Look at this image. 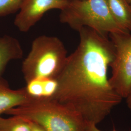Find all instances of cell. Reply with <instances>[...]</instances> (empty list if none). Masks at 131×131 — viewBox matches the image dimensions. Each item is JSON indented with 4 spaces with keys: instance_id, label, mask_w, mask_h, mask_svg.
<instances>
[{
    "instance_id": "obj_2",
    "label": "cell",
    "mask_w": 131,
    "mask_h": 131,
    "mask_svg": "<svg viewBox=\"0 0 131 131\" xmlns=\"http://www.w3.org/2000/svg\"><path fill=\"white\" fill-rule=\"evenodd\" d=\"M5 114L35 122L46 131H84L86 123L78 113L53 99H35Z\"/></svg>"
},
{
    "instance_id": "obj_14",
    "label": "cell",
    "mask_w": 131,
    "mask_h": 131,
    "mask_svg": "<svg viewBox=\"0 0 131 131\" xmlns=\"http://www.w3.org/2000/svg\"><path fill=\"white\" fill-rule=\"evenodd\" d=\"M125 99L126 102L127 106L129 109V110L131 112V92Z\"/></svg>"
},
{
    "instance_id": "obj_13",
    "label": "cell",
    "mask_w": 131,
    "mask_h": 131,
    "mask_svg": "<svg viewBox=\"0 0 131 131\" xmlns=\"http://www.w3.org/2000/svg\"><path fill=\"white\" fill-rule=\"evenodd\" d=\"M29 121L30 123L32 131H46L43 127L38 124V123L30 121Z\"/></svg>"
},
{
    "instance_id": "obj_11",
    "label": "cell",
    "mask_w": 131,
    "mask_h": 131,
    "mask_svg": "<svg viewBox=\"0 0 131 131\" xmlns=\"http://www.w3.org/2000/svg\"><path fill=\"white\" fill-rule=\"evenodd\" d=\"M24 0H0V17L19 11Z\"/></svg>"
},
{
    "instance_id": "obj_6",
    "label": "cell",
    "mask_w": 131,
    "mask_h": 131,
    "mask_svg": "<svg viewBox=\"0 0 131 131\" xmlns=\"http://www.w3.org/2000/svg\"><path fill=\"white\" fill-rule=\"evenodd\" d=\"M69 0H24L14 19L15 26L20 32L26 33L51 10L65 8Z\"/></svg>"
},
{
    "instance_id": "obj_4",
    "label": "cell",
    "mask_w": 131,
    "mask_h": 131,
    "mask_svg": "<svg viewBox=\"0 0 131 131\" xmlns=\"http://www.w3.org/2000/svg\"><path fill=\"white\" fill-rule=\"evenodd\" d=\"M59 20L76 31L88 27L97 32L109 35L111 33L128 32L113 16L106 0H69L61 10Z\"/></svg>"
},
{
    "instance_id": "obj_12",
    "label": "cell",
    "mask_w": 131,
    "mask_h": 131,
    "mask_svg": "<svg viewBox=\"0 0 131 131\" xmlns=\"http://www.w3.org/2000/svg\"><path fill=\"white\" fill-rule=\"evenodd\" d=\"M84 131H102L99 129L97 125L93 124V123H86L85 127L84 128ZM112 131H117L116 129H114Z\"/></svg>"
},
{
    "instance_id": "obj_8",
    "label": "cell",
    "mask_w": 131,
    "mask_h": 131,
    "mask_svg": "<svg viewBox=\"0 0 131 131\" xmlns=\"http://www.w3.org/2000/svg\"><path fill=\"white\" fill-rule=\"evenodd\" d=\"M24 51L19 40L9 35L0 36V78L10 61L23 58Z\"/></svg>"
},
{
    "instance_id": "obj_1",
    "label": "cell",
    "mask_w": 131,
    "mask_h": 131,
    "mask_svg": "<svg viewBox=\"0 0 131 131\" xmlns=\"http://www.w3.org/2000/svg\"><path fill=\"white\" fill-rule=\"evenodd\" d=\"M78 32L79 44L56 78L58 88L52 99L78 113L86 123L98 125L123 99L108 77L114 48L108 35L88 27Z\"/></svg>"
},
{
    "instance_id": "obj_3",
    "label": "cell",
    "mask_w": 131,
    "mask_h": 131,
    "mask_svg": "<svg viewBox=\"0 0 131 131\" xmlns=\"http://www.w3.org/2000/svg\"><path fill=\"white\" fill-rule=\"evenodd\" d=\"M67 57L65 46L59 38L46 35L36 38L22 63L21 71L26 83L36 79L56 78Z\"/></svg>"
},
{
    "instance_id": "obj_15",
    "label": "cell",
    "mask_w": 131,
    "mask_h": 131,
    "mask_svg": "<svg viewBox=\"0 0 131 131\" xmlns=\"http://www.w3.org/2000/svg\"><path fill=\"white\" fill-rule=\"evenodd\" d=\"M129 2L130 3V4H131V0H129Z\"/></svg>"
},
{
    "instance_id": "obj_10",
    "label": "cell",
    "mask_w": 131,
    "mask_h": 131,
    "mask_svg": "<svg viewBox=\"0 0 131 131\" xmlns=\"http://www.w3.org/2000/svg\"><path fill=\"white\" fill-rule=\"evenodd\" d=\"M0 131H32L29 121L19 116H0Z\"/></svg>"
},
{
    "instance_id": "obj_5",
    "label": "cell",
    "mask_w": 131,
    "mask_h": 131,
    "mask_svg": "<svg viewBox=\"0 0 131 131\" xmlns=\"http://www.w3.org/2000/svg\"><path fill=\"white\" fill-rule=\"evenodd\" d=\"M114 48V56L109 64L111 75L109 83L122 99L131 92V33L109 34Z\"/></svg>"
},
{
    "instance_id": "obj_7",
    "label": "cell",
    "mask_w": 131,
    "mask_h": 131,
    "mask_svg": "<svg viewBox=\"0 0 131 131\" xmlns=\"http://www.w3.org/2000/svg\"><path fill=\"white\" fill-rule=\"evenodd\" d=\"M35 99L30 97L25 88L14 90L2 77L0 78V116L13 108L28 103Z\"/></svg>"
},
{
    "instance_id": "obj_9",
    "label": "cell",
    "mask_w": 131,
    "mask_h": 131,
    "mask_svg": "<svg viewBox=\"0 0 131 131\" xmlns=\"http://www.w3.org/2000/svg\"><path fill=\"white\" fill-rule=\"evenodd\" d=\"M113 16L125 31L131 33V4L129 0H106Z\"/></svg>"
}]
</instances>
